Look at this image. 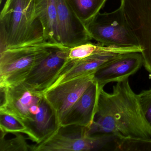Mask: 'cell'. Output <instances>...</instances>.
Wrapping results in <instances>:
<instances>
[{"label": "cell", "mask_w": 151, "mask_h": 151, "mask_svg": "<svg viewBox=\"0 0 151 151\" xmlns=\"http://www.w3.org/2000/svg\"><path fill=\"white\" fill-rule=\"evenodd\" d=\"M107 0H66L76 14L87 26L103 7Z\"/></svg>", "instance_id": "obj_16"}, {"label": "cell", "mask_w": 151, "mask_h": 151, "mask_svg": "<svg viewBox=\"0 0 151 151\" xmlns=\"http://www.w3.org/2000/svg\"><path fill=\"white\" fill-rule=\"evenodd\" d=\"M141 48L139 47L114 46L109 50L96 53L81 60L69 59L48 89L75 78L94 74L101 66L121 55L134 52H141Z\"/></svg>", "instance_id": "obj_9"}, {"label": "cell", "mask_w": 151, "mask_h": 151, "mask_svg": "<svg viewBox=\"0 0 151 151\" xmlns=\"http://www.w3.org/2000/svg\"><path fill=\"white\" fill-rule=\"evenodd\" d=\"M86 27L92 39L103 45L139 47L120 7L110 13L99 12Z\"/></svg>", "instance_id": "obj_5"}, {"label": "cell", "mask_w": 151, "mask_h": 151, "mask_svg": "<svg viewBox=\"0 0 151 151\" xmlns=\"http://www.w3.org/2000/svg\"><path fill=\"white\" fill-rule=\"evenodd\" d=\"M94 81V74H88L63 82L44 93L55 111L60 126L69 110Z\"/></svg>", "instance_id": "obj_8"}, {"label": "cell", "mask_w": 151, "mask_h": 151, "mask_svg": "<svg viewBox=\"0 0 151 151\" xmlns=\"http://www.w3.org/2000/svg\"><path fill=\"white\" fill-rule=\"evenodd\" d=\"M89 135L108 134L116 141H151V127L147 121L129 78L117 82L111 93L101 88L93 122L87 128Z\"/></svg>", "instance_id": "obj_1"}, {"label": "cell", "mask_w": 151, "mask_h": 151, "mask_svg": "<svg viewBox=\"0 0 151 151\" xmlns=\"http://www.w3.org/2000/svg\"><path fill=\"white\" fill-rule=\"evenodd\" d=\"M135 145L137 151H151V141H138Z\"/></svg>", "instance_id": "obj_21"}, {"label": "cell", "mask_w": 151, "mask_h": 151, "mask_svg": "<svg viewBox=\"0 0 151 151\" xmlns=\"http://www.w3.org/2000/svg\"><path fill=\"white\" fill-rule=\"evenodd\" d=\"M47 43L35 0H6L0 14V52Z\"/></svg>", "instance_id": "obj_2"}, {"label": "cell", "mask_w": 151, "mask_h": 151, "mask_svg": "<svg viewBox=\"0 0 151 151\" xmlns=\"http://www.w3.org/2000/svg\"><path fill=\"white\" fill-rule=\"evenodd\" d=\"M24 123L27 129L24 134L36 144L48 139L60 127L55 111L44 95L37 112L31 120Z\"/></svg>", "instance_id": "obj_13"}, {"label": "cell", "mask_w": 151, "mask_h": 151, "mask_svg": "<svg viewBox=\"0 0 151 151\" xmlns=\"http://www.w3.org/2000/svg\"><path fill=\"white\" fill-rule=\"evenodd\" d=\"M15 137L10 139H6L3 137L0 138L1 151H31L32 146H30L27 143L25 137L20 132H14Z\"/></svg>", "instance_id": "obj_19"}, {"label": "cell", "mask_w": 151, "mask_h": 151, "mask_svg": "<svg viewBox=\"0 0 151 151\" xmlns=\"http://www.w3.org/2000/svg\"><path fill=\"white\" fill-rule=\"evenodd\" d=\"M120 7L141 48L143 65L151 74V0H121Z\"/></svg>", "instance_id": "obj_6"}, {"label": "cell", "mask_w": 151, "mask_h": 151, "mask_svg": "<svg viewBox=\"0 0 151 151\" xmlns=\"http://www.w3.org/2000/svg\"><path fill=\"white\" fill-rule=\"evenodd\" d=\"M35 8L42 23L47 42L64 47L61 44L55 0H35Z\"/></svg>", "instance_id": "obj_15"}, {"label": "cell", "mask_w": 151, "mask_h": 151, "mask_svg": "<svg viewBox=\"0 0 151 151\" xmlns=\"http://www.w3.org/2000/svg\"><path fill=\"white\" fill-rule=\"evenodd\" d=\"M55 2L61 45L71 48L92 40L86 26L66 0H55Z\"/></svg>", "instance_id": "obj_11"}, {"label": "cell", "mask_w": 151, "mask_h": 151, "mask_svg": "<svg viewBox=\"0 0 151 151\" xmlns=\"http://www.w3.org/2000/svg\"><path fill=\"white\" fill-rule=\"evenodd\" d=\"M0 129L1 131L6 133L20 132L24 134L27 129L23 122L16 116L0 111Z\"/></svg>", "instance_id": "obj_18"}, {"label": "cell", "mask_w": 151, "mask_h": 151, "mask_svg": "<svg viewBox=\"0 0 151 151\" xmlns=\"http://www.w3.org/2000/svg\"><path fill=\"white\" fill-rule=\"evenodd\" d=\"M101 88H100L94 80L69 110L60 127L79 125L90 127L96 114Z\"/></svg>", "instance_id": "obj_14"}, {"label": "cell", "mask_w": 151, "mask_h": 151, "mask_svg": "<svg viewBox=\"0 0 151 151\" xmlns=\"http://www.w3.org/2000/svg\"><path fill=\"white\" fill-rule=\"evenodd\" d=\"M114 47L104 46L99 43L96 45L87 42L70 48L69 52V59L71 60H81L96 53L109 50Z\"/></svg>", "instance_id": "obj_17"}, {"label": "cell", "mask_w": 151, "mask_h": 151, "mask_svg": "<svg viewBox=\"0 0 151 151\" xmlns=\"http://www.w3.org/2000/svg\"><path fill=\"white\" fill-rule=\"evenodd\" d=\"M72 129L60 127L48 139L33 145L32 151H88L98 150L111 141L116 142L114 135L98 134L89 135L87 127L72 125Z\"/></svg>", "instance_id": "obj_4"}, {"label": "cell", "mask_w": 151, "mask_h": 151, "mask_svg": "<svg viewBox=\"0 0 151 151\" xmlns=\"http://www.w3.org/2000/svg\"><path fill=\"white\" fill-rule=\"evenodd\" d=\"M141 53H127L119 55L98 69L94 80L100 88L111 82H121L135 74L143 65Z\"/></svg>", "instance_id": "obj_12"}, {"label": "cell", "mask_w": 151, "mask_h": 151, "mask_svg": "<svg viewBox=\"0 0 151 151\" xmlns=\"http://www.w3.org/2000/svg\"><path fill=\"white\" fill-rule=\"evenodd\" d=\"M70 48H56L37 65L24 83L31 89L44 93L68 61Z\"/></svg>", "instance_id": "obj_10"}, {"label": "cell", "mask_w": 151, "mask_h": 151, "mask_svg": "<svg viewBox=\"0 0 151 151\" xmlns=\"http://www.w3.org/2000/svg\"><path fill=\"white\" fill-rule=\"evenodd\" d=\"M137 94L145 117L151 127V89L143 90Z\"/></svg>", "instance_id": "obj_20"}, {"label": "cell", "mask_w": 151, "mask_h": 151, "mask_svg": "<svg viewBox=\"0 0 151 151\" xmlns=\"http://www.w3.org/2000/svg\"><path fill=\"white\" fill-rule=\"evenodd\" d=\"M0 89V111L9 113L23 122L32 120L44 97V93L31 89L24 82Z\"/></svg>", "instance_id": "obj_7"}, {"label": "cell", "mask_w": 151, "mask_h": 151, "mask_svg": "<svg viewBox=\"0 0 151 151\" xmlns=\"http://www.w3.org/2000/svg\"><path fill=\"white\" fill-rule=\"evenodd\" d=\"M56 48L67 47L47 43L1 52L0 87L24 82L32 70Z\"/></svg>", "instance_id": "obj_3"}]
</instances>
